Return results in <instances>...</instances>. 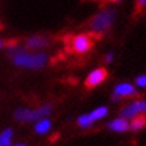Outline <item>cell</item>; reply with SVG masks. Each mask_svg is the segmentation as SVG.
Here are the masks:
<instances>
[{
	"label": "cell",
	"instance_id": "cell-1",
	"mask_svg": "<svg viewBox=\"0 0 146 146\" xmlns=\"http://www.w3.org/2000/svg\"><path fill=\"white\" fill-rule=\"evenodd\" d=\"M8 55L15 66L31 68V70L42 68L48 59L46 54H30L26 48L19 47L18 44L13 47H8Z\"/></svg>",
	"mask_w": 146,
	"mask_h": 146
},
{
	"label": "cell",
	"instance_id": "cell-2",
	"mask_svg": "<svg viewBox=\"0 0 146 146\" xmlns=\"http://www.w3.org/2000/svg\"><path fill=\"white\" fill-rule=\"evenodd\" d=\"M94 38L90 34H80L76 36H66L64 43L70 52L84 54L90 51L94 46Z\"/></svg>",
	"mask_w": 146,
	"mask_h": 146
},
{
	"label": "cell",
	"instance_id": "cell-3",
	"mask_svg": "<svg viewBox=\"0 0 146 146\" xmlns=\"http://www.w3.org/2000/svg\"><path fill=\"white\" fill-rule=\"evenodd\" d=\"M51 113V106L50 105H43L42 107L31 110L26 107H19L15 111V119L19 122H36L38 119L43 118L44 115H48Z\"/></svg>",
	"mask_w": 146,
	"mask_h": 146
},
{
	"label": "cell",
	"instance_id": "cell-4",
	"mask_svg": "<svg viewBox=\"0 0 146 146\" xmlns=\"http://www.w3.org/2000/svg\"><path fill=\"white\" fill-rule=\"evenodd\" d=\"M114 18H115L114 9H105L103 12L98 13L97 16H94L90 20L89 26L93 30V32H102V31H105V30H107L113 24Z\"/></svg>",
	"mask_w": 146,
	"mask_h": 146
},
{
	"label": "cell",
	"instance_id": "cell-5",
	"mask_svg": "<svg viewBox=\"0 0 146 146\" xmlns=\"http://www.w3.org/2000/svg\"><path fill=\"white\" fill-rule=\"evenodd\" d=\"M106 78H107L106 68H97V70L91 71L89 74L84 84H86L87 89H94V87H97L98 84H101Z\"/></svg>",
	"mask_w": 146,
	"mask_h": 146
},
{
	"label": "cell",
	"instance_id": "cell-6",
	"mask_svg": "<svg viewBox=\"0 0 146 146\" xmlns=\"http://www.w3.org/2000/svg\"><path fill=\"white\" fill-rule=\"evenodd\" d=\"M142 113H146V102L137 101L125 107L123 110L121 111V115H122V118L126 119V118H133V117L142 114Z\"/></svg>",
	"mask_w": 146,
	"mask_h": 146
},
{
	"label": "cell",
	"instance_id": "cell-7",
	"mask_svg": "<svg viewBox=\"0 0 146 146\" xmlns=\"http://www.w3.org/2000/svg\"><path fill=\"white\" fill-rule=\"evenodd\" d=\"M47 46H48V39L40 35L30 36L26 40V47L28 50H39L43 47H47Z\"/></svg>",
	"mask_w": 146,
	"mask_h": 146
},
{
	"label": "cell",
	"instance_id": "cell-8",
	"mask_svg": "<svg viewBox=\"0 0 146 146\" xmlns=\"http://www.w3.org/2000/svg\"><path fill=\"white\" fill-rule=\"evenodd\" d=\"M115 94L117 95H122V97H127V95H135L137 91L134 89L131 84L129 83H122V84H118L117 87H115Z\"/></svg>",
	"mask_w": 146,
	"mask_h": 146
},
{
	"label": "cell",
	"instance_id": "cell-9",
	"mask_svg": "<svg viewBox=\"0 0 146 146\" xmlns=\"http://www.w3.org/2000/svg\"><path fill=\"white\" fill-rule=\"evenodd\" d=\"M109 127L114 131H126V130H129V123L126 122L125 118H118V119L111 121L109 123Z\"/></svg>",
	"mask_w": 146,
	"mask_h": 146
},
{
	"label": "cell",
	"instance_id": "cell-10",
	"mask_svg": "<svg viewBox=\"0 0 146 146\" xmlns=\"http://www.w3.org/2000/svg\"><path fill=\"white\" fill-rule=\"evenodd\" d=\"M12 138H13V130L12 129H4L0 133V146H11L12 145Z\"/></svg>",
	"mask_w": 146,
	"mask_h": 146
},
{
	"label": "cell",
	"instance_id": "cell-11",
	"mask_svg": "<svg viewBox=\"0 0 146 146\" xmlns=\"http://www.w3.org/2000/svg\"><path fill=\"white\" fill-rule=\"evenodd\" d=\"M143 126H146L145 115H137V117H134L133 121L130 122L129 129H131V130H134V131H138V130H141Z\"/></svg>",
	"mask_w": 146,
	"mask_h": 146
},
{
	"label": "cell",
	"instance_id": "cell-12",
	"mask_svg": "<svg viewBox=\"0 0 146 146\" xmlns=\"http://www.w3.org/2000/svg\"><path fill=\"white\" fill-rule=\"evenodd\" d=\"M51 127V122L48 119H43V118H40V119L36 121L35 123V131L38 134H44L47 133Z\"/></svg>",
	"mask_w": 146,
	"mask_h": 146
},
{
	"label": "cell",
	"instance_id": "cell-13",
	"mask_svg": "<svg viewBox=\"0 0 146 146\" xmlns=\"http://www.w3.org/2000/svg\"><path fill=\"white\" fill-rule=\"evenodd\" d=\"M106 114H107V109H106V107H99V109L94 110L93 113H91V114H89V115H90V118H91V119H93V122H94V121L103 118Z\"/></svg>",
	"mask_w": 146,
	"mask_h": 146
},
{
	"label": "cell",
	"instance_id": "cell-14",
	"mask_svg": "<svg viewBox=\"0 0 146 146\" xmlns=\"http://www.w3.org/2000/svg\"><path fill=\"white\" fill-rule=\"evenodd\" d=\"M78 123L82 127H89L93 123V119L90 118V115H82V117H79V119H78Z\"/></svg>",
	"mask_w": 146,
	"mask_h": 146
},
{
	"label": "cell",
	"instance_id": "cell-15",
	"mask_svg": "<svg viewBox=\"0 0 146 146\" xmlns=\"http://www.w3.org/2000/svg\"><path fill=\"white\" fill-rule=\"evenodd\" d=\"M137 84L138 86H142V87H145L146 86V75H141L137 78Z\"/></svg>",
	"mask_w": 146,
	"mask_h": 146
},
{
	"label": "cell",
	"instance_id": "cell-16",
	"mask_svg": "<svg viewBox=\"0 0 146 146\" xmlns=\"http://www.w3.org/2000/svg\"><path fill=\"white\" fill-rule=\"evenodd\" d=\"M143 5H146V0H137V11H141Z\"/></svg>",
	"mask_w": 146,
	"mask_h": 146
},
{
	"label": "cell",
	"instance_id": "cell-17",
	"mask_svg": "<svg viewBox=\"0 0 146 146\" xmlns=\"http://www.w3.org/2000/svg\"><path fill=\"white\" fill-rule=\"evenodd\" d=\"M111 60H113V54L106 55V62H111Z\"/></svg>",
	"mask_w": 146,
	"mask_h": 146
},
{
	"label": "cell",
	"instance_id": "cell-18",
	"mask_svg": "<svg viewBox=\"0 0 146 146\" xmlns=\"http://www.w3.org/2000/svg\"><path fill=\"white\" fill-rule=\"evenodd\" d=\"M11 146H27L26 143H16V145H11Z\"/></svg>",
	"mask_w": 146,
	"mask_h": 146
},
{
	"label": "cell",
	"instance_id": "cell-19",
	"mask_svg": "<svg viewBox=\"0 0 146 146\" xmlns=\"http://www.w3.org/2000/svg\"><path fill=\"white\" fill-rule=\"evenodd\" d=\"M1 47H3V42L0 40V48H1Z\"/></svg>",
	"mask_w": 146,
	"mask_h": 146
},
{
	"label": "cell",
	"instance_id": "cell-20",
	"mask_svg": "<svg viewBox=\"0 0 146 146\" xmlns=\"http://www.w3.org/2000/svg\"><path fill=\"white\" fill-rule=\"evenodd\" d=\"M110 1H119V0H110Z\"/></svg>",
	"mask_w": 146,
	"mask_h": 146
}]
</instances>
